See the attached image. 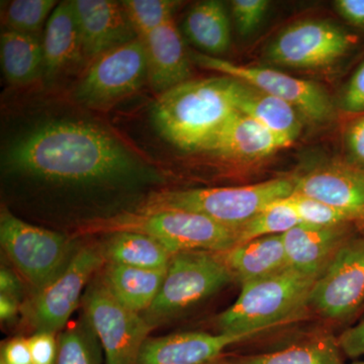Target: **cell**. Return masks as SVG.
Masks as SVG:
<instances>
[{"instance_id":"cell-5","label":"cell","mask_w":364,"mask_h":364,"mask_svg":"<svg viewBox=\"0 0 364 364\" xmlns=\"http://www.w3.org/2000/svg\"><path fill=\"white\" fill-rule=\"evenodd\" d=\"M87 231L136 232L156 239L176 255L184 251L221 253L238 241V230L196 214L179 210L127 213L90 225Z\"/></svg>"},{"instance_id":"cell-24","label":"cell","mask_w":364,"mask_h":364,"mask_svg":"<svg viewBox=\"0 0 364 364\" xmlns=\"http://www.w3.org/2000/svg\"><path fill=\"white\" fill-rule=\"evenodd\" d=\"M182 28L188 39L210 56L224 54L231 45V23L222 1L198 2L186 14Z\"/></svg>"},{"instance_id":"cell-43","label":"cell","mask_w":364,"mask_h":364,"mask_svg":"<svg viewBox=\"0 0 364 364\" xmlns=\"http://www.w3.org/2000/svg\"><path fill=\"white\" fill-rule=\"evenodd\" d=\"M210 364H231V363H210Z\"/></svg>"},{"instance_id":"cell-17","label":"cell","mask_w":364,"mask_h":364,"mask_svg":"<svg viewBox=\"0 0 364 364\" xmlns=\"http://www.w3.org/2000/svg\"><path fill=\"white\" fill-rule=\"evenodd\" d=\"M284 148V144L267 129L236 111L203 146L202 152L230 163L253 164Z\"/></svg>"},{"instance_id":"cell-15","label":"cell","mask_w":364,"mask_h":364,"mask_svg":"<svg viewBox=\"0 0 364 364\" xmlns=\"http://www.w3.org/2000/svg\"><path fill=\"white\" fill-rule=\"evenodd\" d=\"M86 62L138 39L121 1L73 0Z\"/></svg>"},{"instance_id":"cell-21","label":"cell","mask_w":364,"mask_h":364,"mask_svg":"<svg viewBox=\"0 0 364 364\" xmlns=\"http://www.w3.org/2000/svg\"><path fill=\"white\" fill-rule=\"evenodd\" d=\"M234 95L237 111L267 129L284 147H289L301 135V116L293 105L237 79Z\"/></svg>"},{"instance_id":"cell-32","label":"cell","mask_w":364,"mask_h":364,"mask_svg":"<svg viewBox=\"0 0 364 364\" xmlns=\"http://www.w3.org/2000/svg\"><path fill=\"white\" fill-rule=\"evenodd\" d=\"M284 200L294 208L301 224L312 226L358 224L355 215L351 213L299 193H294Z\"/></svg>"},{"instance_id":"cell-31","label":"cell","mask_w":364,"mask_h":364,"mask_svg":"<svg viewBox=\"0 0 364 364\" xmlns=\"http://www.w3.org/2000/svg\"><path fill=\"white\" fill-rule=\"evenodd\" d=\"M59 2L55 0H14L4 14V28L37 36Z\"/></svg>"},{"instance_id":"cell-9","label":"cell","mask_w":364,"mask_h":364,"mask_svg":"<svg viewBox=\"0 0 364 364\" xmlns=\"http://www.w3.org/2000/svg\"><path fill=\"white\" fill-rule=\"evenodd\" d=\"M191 59L203 68L243 81L284 100L311 123L326 124L334 119L331 97L322 86L312 81L293 77L274 69L241 65L203 53H193Z\"/></svg>"},{"instance_id":"cell-20","label":"cell","mask_w":364,"mask_h":364,"mask_svg":"<svg viewBox=\"0 0 364 364\" xmlns=\"http://www.w3.org/2000/svg\"><path fill=\"white\" fill-rule=\"evenodd\" d=\"M43 79L53 82L62 74L86 62L72 1H63L54 9L46 23Z\"/></svg>"},{"instance_id":"cell-10","label":"cell","mask_w":364,"mask_h":364,"mask_svg":"<svg viewBox=\"0 0 364 364\" xmlns=\"http://www.w3.org/2000/svg\"><path fill=\"white\" fill-rule=\"evenodd\" d=\"M85 316L97 334L107 364H138L139 355L152 326L141 314L122 305L104 282L88 287L85 299Z\"/></svg>"},{"instance_id":"cell-3","label":"cell","mask_w":364,"mask_h":364,"mask_svg":"<svg viewBox=\"0 0 364 364\" xmlns=\"http://www.w3.org/2000/svg\"><path fill=\"white\" fill-rule=\"evenodd\" d=\"M318 277L287 268L242 284L236 301L217 318L219 333L256 335L294 320L309 306Z\"/></svg>"},{"instance_id":"cell-8","label":"cell","mask_w":364,"mask_h":364,"mask_svg":"<svg viewBox=\"0 0 364 364\" xmlns=\"http://www.w3.org/2000/svg\"><path fill=\"white\" fill-rule=\"evenodd\" d=\"M148 82L147 53L136 39L93 60L80 78L73 98L88 109L105 111Z\"/></svg>"},{"instance_id":"cell-19","label":"cell","mask_w":364,"mask_h":364,"mask_svg":"<svg viewBox=\"0 0 364 364\" xmlns=\"http://www.w3.org/2000/svg\"><path fill=\"white\" fill-rule=\"evenodd\" d=\"M147 53L148 83L158 95L191 80V54L174 21L142 40Z\"/></svg>"},{"instance_id":"cell-26","label":"cell","mask_w":364,"mask_h":364,"mask_svg":"<svg viewBox=\"0 0 364 364\" xmlns=\"http://www.w3.org/2000/svg\"><path fill=\"white\" fill-rule=\"evenodd\" d=\"M105 260L143 269H167L173 254L156 239L136 232H116L105 243Z\"/></svg>"},{"instance_id":"cell-6","label":"cell","mask_w":364,"mask_h":364,"mask_svg":"<svg viewBox=\"0 0 364 364\" xmlns=\"http://www.w3.org/2000/svg\"><path fill=\"white\" fill-rule=\"evenodd\" d=\"M234 277L220 253L184 251L172 257L156 299L143 317L153 328L218 293Z\"/></svg>"},{"instance_id":"cell-12","label":"cell","mask_w":364,"mask_h":364,"mask_svg":"<svg viewBox=\"0 0 364 364\" xmlns=\"http://www.w3.org/2000/svg\"><path fill=\"white\" fill-rule=\"evenodd\" d=\"M352 43L351 36L331 21L306 20L284 28L268 47L267 56L279 65L325 68L345 56Z\"/></svg>"},{"instance_id":"cell-4","label":"cell","mask_w":364,"mask_h":364,"mask_svg":"<svg viewBox=\"0 0 364 364\" xmlns=\"http://www.w3.org/2000/svg\"><path fill=\"white\" fill-rule=\"evenodd\" d=\"M294 178L279 177L241 186L163 191L151 193L136 212L179 210L238 230L268 205L293 195Z\"/></svg>"},{"instance_id":"cell-44","label":"cell","mask_w":364,"mask_h":364,"mask_svg":"<svg viewBox=\"0 0 364 364\" xmlns=\"http://www.w3.org/2000/svg\"><path fill=\"white\" fill-rule=\"evenodd\" d=\"M0 364H4V363H0Z\"/></svg>"},{"instance_id":"cell-16","label":"cell","mask_w":364,"mask_h":364,"mask_svg":"<svg viewBox=\"0 0 364 364\" xmlns=\"http://www.w3.org/2000/svg\"><path fill=\"white\" fill-rule=\"evenodd\" d=\"M252 335L181 332L143 344L138 364H210L231 345L253 338Z\"/></svg>"},{"instance_id":"cell-38","label":"cell","mask_w":364,"mask_h":364,"mask_svg":"<svg viewBox=\"0 0 364 364\" xmlns=\"http://www.w3.org/2000/svg\"><path fill=\"white\" fill-rule=\"evenodd\" d=\"M346 145L351 157L349 161L364 168V114L347 129Z\"/></svg>"},{"instance_id":"cell-35","label":"cell","mask_w":364,"mask_h":364,"mask_svg":"<svg viewBox=\"0 0 364 364\" xmlns=\"http://www.w3.org/2000/svg\"><path fill=\"white\" fill-rule=\"evenodd\" d=\"M341 105L344 111L350 114L364 112V61L347 83L342 95Z\"/></svg>"},{"instance_id":"cell-39","label":"cell","mask_w":364,"mask_h":364,"mask_svg":"<svg viewBox=\"0 0 364 364\" xmlns=\"http://www.w3.org/2000/svg\"><path fill=\"white\" fill-rule=\"evenodd\" d=\"M334 6L345 21L364 28V0H337Z\"/></svg>"},{"instance_id":"cell-7","label":"cell","mask_w":364,"mask_h":364,"mask_svg":"<svg viewBox=\"0 0 364 364\" xmlns=\"http://www.w3.org/2000/svg\"><path fill=\"white\" fill-rule=\"evenodd\" d=\"M0 242L18 272L33 287V294L54 282L76 252L67 237L28 224L4 208L0 215Z\"/></svg>"},{"instance_id":"cell-23","label":"cell","mask_w":364,"mask_h":364,"mask_svg":"<svg viewBox=\"0 0 364 364\" xmlns=\"http://www.w3.org/2000/svg\"><path fill=\"white\" fill-rule=\"evenodd\" d=\"M166 272L167 269H143L107 262L102 279L122 305L141 314L156 299Z\"/></svg>"},{"instance_id":"cell-42","label":"cell","mask_w":364,"mask_h":364,"mask_svg":"<svg viewBox=\"0 0 364 364\" xmlns=\"http://www.w3.org/2000/svg\"><path fill=\"white\" fill-rule=\"evenodd\" d=\"M351 364H364V360L363 361H356V363H353Z\"/></svg>"},{"instance_id":"cell-14","label":"cell","mask_w":364,"mask_h":364,"mask_svg":"<svg viewBox=\"0 0 364 364\" xmlns=\"http://www.w3.org/2000/svg\"><path fill=\"white\" fill-rule=\"evenodd\" d=\"M293 178L294 193L347 210L364 224L363 167L349 160H331Z\"/></svg>"},{"instance_id":"cell-18","label":"cell","mask_w":364,"mask_h":364,"mask_svg":"<svg viewBox=\"0 0 364 364\" xmlns=\"http://www.w3.org/2000/svg\"><path fill=\"white\" fill-rule=\"evenodd\" d=\"M353 234V225L299 224L282 235L289 265L318 277Z\"/></svg>"},{"instance_id":"cell-13","label":"cell","mask_w":364,"mask_h":364,"mask_svg":"<svg viewBox=\"0 0 364 364\" xmlns=\"http://www.w3.org/2000/svg\"><path fill=\"white\" fill-rule=\"evenodd\" d=\"M364 303V237H352L318 277L309 298L312 310L329 320H344Z\"/></svg>"},{"instance_id":"cell-30","label":"cell","mask_w":364,"mask_h":364,"mask_svg":"<svg viewBox=\"0 0 364 364\" xmlns=\"http://www.w3.org/2000/svg\"><path fill=\"white\" fill-rule=\"evenodd\" d=\"M121 4L136 37L143 40L159 26L173 20V14L181 2L173 0H124Z\"/></svg>"},{"instance_id":"cell-1","label":"cell","mask_w":364,"mask_h":364,"mask_svg":"<svg viewBox=\"0 0 364 364\" xmlns=\"http://www.w3.org/2000/svg\"><path fill=\"white\" fill-rule=\"evenodd\" d=\"M2 168L59 188H119L159 181L157 170L97 124L49 119L16 136L4 150Z\"/></svg>"},{"instance_id":"cell-37","label":"cell","mask_w":364,"mask_h":364,"mask_svg":"<svg viewBox=\"0 0 364 364\" xmlns=\"http://www.w3.org/2000/svg\"><path fill=\"white\" fill-rule=\"evenodd\" d=\"M338 345L345 355L350 358L364 355V318L340 334Z\"/></svg>"},{"instance_id":"cell-33","label":"cell","mask_w":364,"mask_h":364,"mask_svg":"<svg viewBox=\"0 0 364 364\" xmlns=\"http://www.w3.org/2000/svg\"><path fill=\"white\" fill-rule=\"evenodd\" d=\"M270 2L268 0H233L232 14L238 32L250 35L264 20Z\"/></svg>"},{"instance_id":"cell-25","label":"cell","mask_w":364,"mask_h":364,"mask_svg":"<svg viewBox=\"0 0 364 364\" xmlns=\"http://www.w3.org/2000/svg\"><path fill=\"white\" fill-rule=\"evenodd\" d=\"M2 71L11 85H28L43 78V40L37 36L4 28L0 37Z\"/></svg>"},{"instance_id":"cell-41","label":"cell","mask_w":364,"mask_h":364,"mask_svg":"<svg viewBox=\"0 0 364 364\" xmlns=\"http://www.w3.org/2000/svg\"><path fill=\"white\" fill-rule=\"evenodd\" d=\"M20 310V301L0 294V318L2 322H11Z\"/></svg>"},{"instance_id":"cell-22","label":"cell","mask_w":364,"mask_h":364,"mask_svg":"<svg viewBox=\"0 0 364 364\" xmlns=\"http://www.w3.org/2000/svg\"><path fill=\"white\" fill-rule=\"evenodd\" d=\"M234 280L242 284L269 277L291 267L282 235L261 237L220 253Z\"/></svg>"},{"instance_id":"cell-34","label":"cell","mask_w":364,"mask_h":364,"mask_svg":"<svg viewBox=\"0 0 364 364\" xmlns=\"http://www.w3.org/2000/svg\"><path fill=\"white\" fill-rule=\"evenodd\" d=\"M33 364H56L58 340L54 332L37 331L28 339Z\"/></svg>"},{"instance_id":"cell-29","label":"cell","mask_w":364,"mask_h":364,"mask_svg":"<svg viewBox=\"0 0 364 364\" xmlns=\"http://www.w3.org/2000/svg\"><path fill=\"white\" fill-rule=\"evenodd\" d=\"M301 224L293 208L282 200L268 205L238 229V244L272 236L284 235Z\"/></svg>"},{"instance_id":"cell-27","label":"cell","mask_w":364,"mask_h":364,"mask_svg":"<svg viewBox=\"0 0 364 364\" xmlns=\"http://www.w3.org/2000/svg\"><path fill=\"white\" fill-rule=\"evenodd\" d=\"M338 341L329 333H316L286 348L242 356L231 364H343Z\"/></svg>"},{"instance_id":"cell-2","label":"cell","mask_w":364,"mask_h":364,"mask_svg":"<svg viewBox=\"0 0 364 364\" xmlns=\"http://www.w3.org/2000/svg\"><path fill=\"white\" fill-rule=\"evenodd\" d=\"M234 79H191L158 95L151 119L165 141L184 151L203 146L236 112Z\"/></svg>"},{"instance_id":"cell-40","label":"cell","mask_w":364,"mask_h":364,"mask_svg":"<svg viewBox=\"0 0 364 364\" xmlns=\"http://www.w3.org/2000/svg\"><path fill=\"white\" fill-rule=\"evenodd\" d=\"M0 291L20 301L23 296V289L20 279L7 267H2L0 270Z\"/></svg>"},{"instance_id":"cell-11","label":"cell","mask_w":364,"mask_h":364,"mask_svg":"<svg viewBox=\"0 0 364 364\" xmlns=\"http://www.w3.org/2000/svg\"><path fill=\"white\" fill-rule=\"evenodd\" d=\"M105 261L102 248L79 249L64 272L40 293L33 294L23 311L36 332L56 333L65 327L77 308L85 284Z\"/></svg>"},{"instance_id":"cell-36","label":"cell","mask_w":364,"mask_h":364,"mask_svg":"<svg viewBox=\"0 0 364 364\" xmlns=\"http://www.w3.org/2000/svg\"><path fill=\"white\" fill-rule=\"evenodd\" d=\"M0 363L4 364H33L28 339L23 336L6 342L1 347Z\"/></svg>"},{"instance_id":"cell-28","label":"cell","mask_w":364,"mask_h":364,"mask_svg":"<svg viewBox=\"0 0 364 364\" xmlns=\"http://www.w3.org/2000/svg\"><path fill=\"white\" fill-rule=\"evenodd\" d=\"M102 344L85 314L77 324L60 335L56 364H102Z\"/></svg>"}]
</instances>
